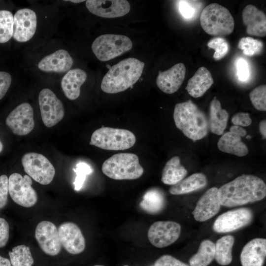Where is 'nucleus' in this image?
Here are the masks:
<instances>
[{
	"instance_id": "obj_1",
	"label": "nucleus",
	"mask_w": 266,
	"mask_h": 266,
	"mask_svg": "<svg viewBox=\"0 0 266 266\" xmlns=\"http://www.w3.org/2000/svg\"><path fill=\"white\" fill-rule=\"evenodd\" d=\"M221 205L233 207L263 200L266 196V185L259 177L242 174L218 189Z\"/></svg>"
},
{
	"instance_id": "obj_2",
	"label": "nucleus",
	"mask_w": 266,
	"mask_h": 266,
	"mask_svg": "<svg viewBox=\"0 0 266 266\" xmlns=\"http://www.w3.org/2000/svg\"><path fill=\"white\" fill-rule=\"evenodd\" d=\"M145 64L135 58L123 60L112 66L103 77L100 87L106 93L124 91L140 77Z\"/></svg>"
},
{
	"instance_id": "obj_3",
	"label": "nucleus",
	"mask_w": 266,
	"mask_h": 266,
	"mask_svg": "<svg viewBox=\"0 0 266 266\" xmlns=\"http://www.w3.org/2000/svg\"><path fill=\"white\" fill-rule=\"evenodd\" d=\"M173 119L176 127L194 141L204 138L208 133L205 114L190 100L175 105Z\"/></svg>"
},
{
	"instance_id": "obj_4",
	"label": "nucleus",
	"mask_w": 266,
	"mask_h": 266,
	"mask_svg": "<svg viewBox=\"0 0 266 266\" xmlns=\"http://www.w3.org/2000/svg\"><path fill=\"white\" fill-rule=\"evenodd\" d=\"M101 170L106 176L115 180L136 179L144 172L137 156L128 153L112 156L104 162Z\"/></svg>"
},
{
	"instance_id": "obj_5",
	"label": "nucleus",
	"mask_w": 266,
	"mask_h": 266,
	"mask_svg": "<svg viewBox=\"0 0 266 266\" xmlns=\"http://www.w3.org/2000/svg\"><path fill=\"white\" fill-rule=\"evenodd\" d=\"M200 23L205 32L214 36L230 34L234 27L233 18L229 10L216 3L207 5L202 10Z\"/></svg>"
},
{
	"instance_id": "obj_6",
	"label": "nucleus",
	"mask_w": 266,
	"mask_h": 266,
	"mask_svg": "<svg viewBox=\"0 0 266 266\" xmlns=\"http://www.w3.org/2000/svg\"><path fill=\"white\" fill-rule=\"evenodd\" d=\"M136 141L134 134L127 130L102 127L93 132L90 144L107 150H123L131 148Z\"/></svg>"
},
{
	"instance_id": "obj_7",
	"label": "nucleus",
	"mask_w": 266,
	"mask_h": 266,
	"mask_svg": "<svg viewBox=\"0 0 266 266\" xmlns=\"http://www.w3.org/2000/svg\"><path fill=\"white\" fill-rule=\"evenodd\" d=\"M132 47V41L129 37L115 34L101 35L92 44L94 54L100 61L113 59L129 51Z\"/></svg>"
},
{
	"instance_id": "obj_8",
	"label": "nucleus",
	"mask_w": 266,
	"mask_h": 266,
	"mask_svg": "<svg viewBox=\"0 0 266 266\" xmlns=\"http://www.w3.org/2000/svg\"><path fill=\"white\" fill-rule=\"evenodd\" d=\"M21 162L24 171L36 182L45 185L53 181L55 169L45 156L39 153L29 152L23 156Z\"/></svg>"
},
{
	"instance_id": "obj_9",
	"label": "nucleus",
	"mask_w": 266,
	"mask_h": 266,
	"mask_svg": "<svg viewBox=\"0 0 266 266\" xmlns=\"http://www.w3.org/2000/svg\"><path fill=\"white\" fill-rule=\"evenodd\" d=\"M33 182L28 175L11 174L8 178V193L13 201L24 207H31L37 201V195L32 187Z\"/></svg>"
},
{
	"instance_id": "obj_10",
	"label": "nucleus",
	"mask_w": 266,
	"mask_h": 266,
	"mask_svg": "<svg viewBox=\"0 0 266 266\" xmlns=\"http://www.w3.org/2000/svg\"><path fill=\"white\" fill-rule=\"evenodd\" d=\"M38 102L42 120L47 127L54 126L64 118L63 104L50 89L44 88L40 91Z\"/></svg>"
},
{
	"instance_id": "obj_11",
	"label": "nucleus",
	"mask_w": 266,
	"mask_h": 266,
	"mask_svg": "<svg viewBox=\"0 0 266 266\" xmlns=\"http://www.w3.org/2000/svg\"><path fill=\"white\" fill-rule=\"evenodd\" d=\"M253 217V212L249 208L229 210L216 219L212 229L215 232L221 233L233 232L249 225Z\"/></svg>"
},
{
	"instance_id": "obj_12",
	"label": "nucleus",
	"mask_w": 266,
	"mask_h": 266,
	"mask_svg": "<svg viewBox=\"0 0 266 266\" xmlns=\"http://www.w3.org/2000/svg\"><path fill=\"white\" fill-rule=\"evenodd\" d=\"M181 231L180 225L172 221H159L149 227L147 237L154 246L162 248L175 242L179 238Z\"/></svg>"
},
{
	"instance_id": "obj_13",
	"label": "nucleus",
	"mask_w": 266,
	"mask_h": 266,
	"mask_svg": "<svg viewBox=\"0 0 266 266\" xmlns=\"http://www.w3.org/2000/svg\"><path fill=\"white\" fill-rule=\"evenodd\" d=\"M5 123L16 135L21 136L29 134L34 127L32 106L27 102L19 104L9 114Z\"/></svg>"
},
{
	"instance_id": "obj_14",
	"label": "nucleus",
	"mask_w": 266,
	"mask_h": 266,
	"mask_svg": "<svg viewBox=\"0 0 266 266\" xmlns=\"http://www.w3.org/2000/svg\"><path fill=\"white\" fill-rule=\"evenodd\" d=\"M35 237L45 254L55 256L61 252L62 245L58 228L52 222L47 220L40 222L35 228Z\"/></svg>"
},
{
	"instance_id": "obj_15",
	"label": "nucleus",
	"mask_w": 266,
	"mask_h": 266,
	"mask_svg": "<svg viewBox=\"0 0 266 266\" xmlns=\"http://www.w3.org/2000/svg\"><path fill=\"white\" fill-rule=\"evenodd\" d=\"M36 26L37 17L34 11L29 8L19 9L13 16L12 37L18 42H27L34 35Z\"/></svg>"
},
{
	"instance_id": "obj_16",
	"label": "nucleus",
	"mask_w": 266,
	"mask_h": 266,
	"mask_svg": "<svg viewBox=\"0 0 266 266\" xmlns=\"http://www.w3.org/2000/svg\"><path fill=\"white\" fill-rule=\"evenodd\" d=\"M58 231L61 245L66 252L76 255L85 250V237L76 224L71 222L63 223L59 226Z\"/></svg>"
},
{
	"instance_id": "obj_17",
	"label": "nucleus",
	"mask_w": 266,
	"mask_h": 266,
	"mask_svg": "<svg viewBox=\"0 0 266 266\" xmlns=\"http://www.w3.org/2000/svg\"><path fill=\"white\" fill-rule=\"evenodd\" d=\"M86 6L97 16L107 18L123 16L130 10V4L126 0H88Z\"/></svg>"
},
{
	"instance_id": "obj_18",
	"label": "nucleus",
	"mask_w": 266,
	"mask_h": 266,
	"mask_svg": "<svg viewBox=\"0 0 266 266\" xmlns=\"http://www.w3.org/2000/svg\"><path fill=\"white\" fill-rule=\"evenodd\" d=\"M221 206L218 189L212 187L207 190L198 200L192 214L197 221L204 222L217 214Z\"/></svg>"
},
{
	"instance_id": "obj_19",
	"label": "nucleus",
	"mask_w": 266,
	"mask_h": 266,
	"mask_svg": "<svg viewBox=\"0 0 266 266\" xmlns=\"http://www.w3.org/2000/svg\"><path fill=\"white\" fill-rule=\"evenodd\" d=\"M186 67L183 63L174 65L164 71H159L156 79L158 88L166 94H173L180 87L185 79Z\"/></svg>"
},
{
	"instance_id": "obj_20",
	"label": "nucleus",
	"mask_w": 266,
	"mask_h": 266,
	"mask_svg": "<svg viewBox=\"0 0 266 266\" xmlns=\"http://www.w3.org/2000/svg\"><path fill=\"white\" fill-rule=\"evenodd\" d=\"M266 257V239L256 238L243 248L240 255L242 266H263Z\"/></svg>"
},
{
	"instance_id": "obj_21",
	"label": "nucleus",
	"mask_w": 266,
	"mask_h": 266,
	"mask_svg": "<svg viewBox=\"0 0 266 266\" xmlns=\"http://www.w3.org/2000/svg\"><path fill=\"white\" fill-rule=\"evenodd\" d=\"M73 60L69 53L59 49L42 58L37 66L41 71L63 73L70 70Z\"/></svg>"
},
{
	"instance_id": "obj_22",
	"label": "nucleus",
	"mask_w": 266,
	"mask_h": 266,
	"mask_svg": "<svg viewBox=\"0 0 266 266\" xmlns=\"http://www.w3.org/2000/svg\"><path fill=\"white\" fill-rule=\"evenodd\" d=\"M247 33L251 35H266V16L264 12L251 4L246 6L242 13Z\"/></svg>"
},
{
	"instance_id": "obj_23",
	"label": "nucleus",
	"mask_w": 266,
	"mask_h": 266,
	"mask_svg": "<svg viewBox=\"0 0 266 266\" xmlns=\"http://www.w3.org/2000/svg\"><path fill=\"white\" fill-rule=\"evenodd\" d=\"M86 79V72L83 69L69 70L61 81V87L66 98L70 100L78 98L80 93V87Z\"/></svg>"
},
{
	"instance_id": "obj_24",
	"label": "nucleus",
	"mask_w": 266,
	"mask_h": 266,
	"mask_svg": "<svg viewBox=\"0 0 266 266\" xmlns=\"http://www.w3.org/2000/svg\"><path fill=\"white\" fill-rule=\"evenodd\" d=\"M213 79L207 68L201 66L189 80L186 89L192 97L197 98L201 97L211 87Z\"/></svg>"
},
{
	"instance_id": "obj_25",
	"label": "nucleus",
	"mask_w": 266,
	"mask_h": 266,
	"mask_svg": "<svg viewBox=\"0 0 266 266\" xmlns=\"http://www.w3.org/2000/svg\"><path fill=\"white\" fill-rule=\"evenodd\" d=\"M229 119L228 112L221 107L219 100L214 97L209 105V129L217 135L224 133Z\"/></svg>"
},
{
	"instance_id": "obj_26",
	"label": "nucleus",
	"mask_w": 266,
	"mask_h": 266,
	"mask_svg": "<svg viewBox=\"0 0 266 266\" xmlns=\"http://www.w3.org/2000/svg\"><path fill=\"white\" fill-rule=\"evenodd\" d=\"M217 144L220 151L238 157L244 156L248 153V148L241 141V137L230 132L225 133Z\"/></svg>"
},
{
	"instance_id": "obj_27",
	"label": "nucleus",
	"mask_w": 266,
	"mask_h": 266,
	"mask_svg": "<svg viewBox=\"0 0 266 266\" xmlns=\"http://www.w3.org/2000/svg\"><path fill=\"white\" fill-rule=\"evenodd\" d=\"M207 183L206 176L202 173H195L172 185L169 190L172 195L188 194L204 187Z\"/></svg>"
},
{
	"instance_id": "obj_28",
	"label": "nucleus",
	"mask_w": 266,
	"mask_h": 266,
	"mask_svg": "<svg viewBox=\"0 0 266 266\" xmlns=\"http://www.w3.org/2000/svg\"><path fill=\"white\" fill-rule=\"evenodd\" d=\"M187 170L181 164L180 159L174 156L166 164L162 171L161 181L165 184L173 185L183 179Z\"/></svg>"
},
{
	"instance_id": "obj_29",
	"label": "nucleus",
	"mask_w": 266,
	"mask_h": 266,
	"mask_svg": "<svg viewBox=\"0 0 266 266\" xmlns=\"http://www.w3.org/2000/svg\"><path fill=\"white\" fill-rule=\"evenodd\" d=\"M166 199L164 193L159 189L148 190L140 203L141 208L150 214H157L164 208Z\"/></svg>"
},
{
	"instance_id": "obj_30",
	"label": "nucleus",
	"mask_w": 266,
	"mask_h": 266,
	"mask_svg": "<svg viewBox=\"0 0 266 266\" xmlns=\"http://www.w3.org/2000/svg\"><path fill=\"white\" fill-rule=\"evenodd\" d=\"M234 238L232 235L224 236L215 244V257L216 262L221 266H227L232 261V250Z\"/></svg>"
},
{
	"instance_id": "obj_31",
	"label": "nucleus",
	"mask_w": 266,
	"mask_h": 266,
	"mask_svg": "<svg viewBox=\"0 0 266 266\" xmlns=\"http://www.w3.org/2000/svg\"><path fill=\"white\" fill-rule=\"evenodd\" d=\"M215 244L211 240L201 241L197 252L189 259L190 266H208L214 259Z\"/></svg>"
},
{
	"instance_id": "obj_32",
	"label": "nucleus",
	"mask_w": 266,
	"mask_h": 266,
	"mask_svg": "<svg viewBox=\"0 0 266 266\" xmlns=\"http://www.w3.org/2000/svg\"><path fill=\"white\" fill-rule=\"evenodd\" d=\"M8 254L12 266H32L34 263L30 248L24 244L13 247Z\"/></svg>"
},
{
	"instance_id": "obj_33",
	"label": "nucleus",
	"mask_w": 266,
	"mask_h": 266,
	"mask_svg": "<svg viewBox=\"0 0 266 266\" xmlns=\"http://www.w3.org/2000/svg\"><path fill=\"white\" fill-rule=\"evenodd\" d=\"M13 32V16L6 10H0V43L8 41Z\"/></svg>"
},
{
	"instance_id": "obj_34",
	"label": "nucleus",
	"mask_w": 266,
	"mask_h": 266,
	"mask_svg": "<svg viewBox=\"0 0 266 266\" xmlns=\"http://www.w3.org/2000/svg\"><path fill=\"white\" fill-rule=\"evenodd\" d=\"M238 47L242 50L244 55L253 56L261 53L264 47V44L260 40L251 37H244L239 40Z\"/></svg>"
},
{
	"instance_id": "obj_35",
	"label": "nucleus",
	"mask_w": 266,
	"mask_h": 266,
	"mask_svg": "<svg viewBox=\"0 0 266 266\" xmlns=\"http://www.w3.org/2000/svg\"><path fill=\"white\" fill-rule=\"evenodd\" d=\"M252 103L256 109L261 111L266 110V86L262 85L254 88L249 94Z\"/></svg>"
},
{
	"instance_id": "obj_36",
	"label": "nucleus",
	"mask_w": 266,
	"mask_h": 266,
	"mask_svg": "<svg viewBox=\"0 0 266 266\" xmlns=\"http://www.w3.org/2000/svg\"><path fill=\"white\" fill-rule=\"evenodd\" d=\"M207 46L215 50L213 57L216 60L224 58L229 51L228 42L225 38L221 37H217L209 40Z\"/></svg>"
},
{
	"instance_id": "obj_37",
	"label": "nucleus",
	"mask_w": 266,
	"mask_h": 266,
	"mask_svg": "<svg viewBox=\"0 0 266 266\" xmlns=\"http://www.w3.org/2000/svg\"><path fill=\"white\" fill-rule=\"evenodd\" d=\"M73 170L76 174L73 182L74 190L79 191L82 187L86 176L92 173V169L87 164L81 162L77 164L76 168H73Z\"/></svg>"
},
{
	"instance_id": "obj_38",
	"label": "nucleus",
	"mask_w": 266,
	"mask_h": 266,
	"mask_svg": "<svg viewBox=\"0 0 266 266\" xmlns=\"http://www.w3.org/2000/svg\"><path fill=\"white\" fill-rule=\"evenodd\" d=\"M154 266H190L169 255H164L154 263Z\"/></svg>"
},
{
	"instance_id": "obj_39",
	"label": "nucleus",
	"mask_w": 266,
	"mask_h": 266,
	"mask_svg": "<svg viewBox=\"0 0 266 266\" xmlns=\"http://www.w3.org/2000/svg\"><path fill=\"white\" fill-rule=\"evenodd\" d=\"M237 75L242 82L247 81L250 76V69L247 62L243 58H239L236 64Z\"/></svg>"
},
{
	"instance_id": "obj_40",
	"label": "nucleus",
	"mask_w": 266,
	"mask_h": 266,
	"mask_svg": "<svg viewBox=\"0 0 266 266\" xmlns=\"http://www.w3.org/2000/svg\"><path fill=\"white\" fill-rule=\"evenodd\" d=\"M8 193V178L2 174L0 176V209L6 205Z\"/></svg>"
},
{
	"instance_id": "obj_41",
	"label": "nucleus",
	"mask_w": 266,
	"mask_h": 266,
	"mask_svg": "<svg viewBox=\"0 0 266 266\" xmlns=\"http://www.w3.org/2000/svg\"><path fill=\"white\" fill-rule=\"evenodd\" d=\"M178 8L181 14L185 19H191L193 18L195 9L191 4V1H179Z\"/></svg>"
},
{
	"instance_id": "obj_42",
	"label": "nucleus",
	"mask_w": 266,
	"mask_h": 266,
	"mask_svg": "<svg viewBox=\"0 0 266 266\" xmlns=\"http://www.w3.org/2000/svg\"><path fill=\"white\" fill-rule=\"evenodd\" d=\"M12 81L11 75L5 71H0V100L6 94Z\"/></svg>"
},
{
	"instance_id": "obj_43",
	"label": "nucleus",
	"mask_w": 266,
	"mask_h": 266,
	"mask_svg": "<svg viewBox=\"0 0 266 266\" xmlns=\"http://www.w3.org/2000/svg\"><path fill=\"white\" fill-rule=\"evenodd\" d=\"M252 120L248 113L238 112L235 114L232 118V122L234 125L240 127H247L252 123Z\"/></svg>"
},
{
	"instance_id": "obj_44",
	"label": "nucleus",
	"mask_w": 266,
	"mask_h": 266,
	"mask_svg": "<svg viewBox=\"0 0 266 266\" xmlns=\"http://www.w3.org/2000/svg\"><path fill=\"white\" fill-rule=\"evenodd\" d=\"M9 237V226L6 220L0 218V248L4 247Z\"/></svg>"
},
{
	"instance_id": "obj_45",
	"label": "nucleus",
	"mask_w": 266,
	"mask_h": 266,
	"mask_svg": "<svg viewBox=\"0 0 266 266\" xmlns=\"http://www.w3.org/2000/svg\"><path fill=\"white\" fill-rule=\"evenodd\" d=\"M230 132L240 137L245 136L247 133L245 129L242 127L235 125H233L230 127Z\"/></svg>"
},
{
	"instance_id": "obj_46",
	"label": "nucleus",
	"mask_w": 266,
	"mask_h": 266,
	"mask_svg": "<svg viewBox=\"0 0 266 266\" xmlns=\"http://www.w3.org/2000/svg\"><path fill=\"white\" fill-rule=\"evenodd\" d=\"M259 131L264 139L266 138V121L262 120L259 124Z\"/></svg>"
},
{
	"instance_id": "obj_47",
	"label": "nucleus",
	"mask_w": 266,
	"mask_h": 266,
	"mask_svg": "<svg viewBox=\"0 0 266 266\" xmlns=\"http://www.w3.org/2000/svg\"><path fill=\"white\" fill-rule=\"evenodd\" d=\"M0 266H12L10 261L7 258L0 256Z\"/></svg>"
},
{
	"instance_id": "obj_48",
	"label": "nucleus",
	"mask_w": 266,
	"mask_h": 266,
	"mask_svg": "<svg viewBox=\"0 0 266 266\" xmlns=\"http://www.w3.org/2000/svg\"><path fill=\"white\" fill-rule=\"evenodd\" d=\"M3 150V144L1 141L0 140V153L2 152Z\"/></svg>"
},
{
	"instance_id": "obj_49",
	"label": "nucleus",
	"mask_w": 266,
	"mask_h": 266,
	"mask_svg": "<svg viewBox=\"0 0 266 266\" xmlns=\"http://www.w3.org/2000/svg\"><path fill=\"white\" fill-rule=\"evenodd\" d=\"M69 1L72 2L78 3V2L84 1V0H69Z\"/></svg>"
},
{
	"instance_id": "obj_50",
	"label": "nucleus",
	"mask_w": 266,
	"mask_h": 266,
	"mask_svg": "<svg viewBox=\"0 0 266 266\" xmlns=\"http://www.w3.org/2000/svg\"><path fill=\"white\" fill-rule=\"evenodd\" d=\"M246 137V138H251V136L250 135H247Z\"/></svg>"
},
{
	"instance_id": "obj_51",
	"label": "nucleus",
	"mask_w": 266,
	"mask_h": 266,
	"mask_svg": "<svg viewBox=\"0 0 266 266\" xmlns=\"http://www.w3.org/2000/svg\"><path fill=\"white\" fill-rule=\"evenodd\" d=\"M104 266L100 265H95V266Z\"/></svg>"
},
{
	"instance_id": "obj_52",
	"label": "nucleus",
	"mask_w": 266,
	"mask_h": 266,
	"mask_svg": "<svg viewBox=\"0 0 266 266\" xmlns=\"http://www.w3.org/2000/svg\"><path fill=\"white\" fill-rule=\"evenodd\" d=\"M123 266H129L128 265H124Z\"/></svg>"
}]
</instances>
